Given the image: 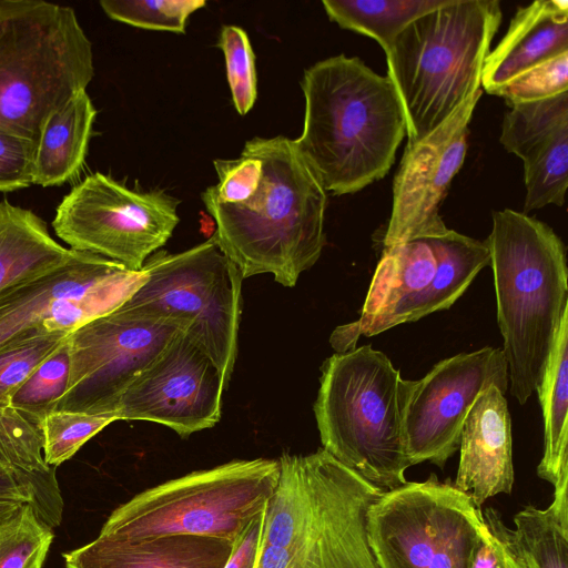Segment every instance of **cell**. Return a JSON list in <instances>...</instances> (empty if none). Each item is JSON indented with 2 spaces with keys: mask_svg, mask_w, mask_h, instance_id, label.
<instances>
[{
  "mask_svg": "<svg viewBox=\"0 0 568 568\" xmlns=\"http://www.w3.org/2000/svg\"><path fill=\"white\" fill-rule=\"evenodd\" d=\"M243 149L261 162L258 185L246 200L232 204L202 192L215 223L212 236L243 278L272 274L292 287L326 244L327 191L295 140L256 136Z\"/></svg>",
  "mask_w": 568,
  "mask_h": 568,
  "instance_id": "6da1fadb",
  "label": "cell"
},
{
  "mask_svg": "<svg viewBox=\"0 0 568 568\" xmlns=\"http://www.w3.org/2000/svg\"><path fill=\"white\" fill-rule=\"evenodd\" d=\"M301 152L335 195L356 193L383 179L406 134L398 93L387 75L345 54L304 71Z\"/></svg>",
  "mask_w": 568,
  "mask_h": 568,
  "instance_id": "7a4b0ae2",
  "label": "cell"
},
{
  "mask_svg": "<svg viewBox=\"0 0 568 568\" xmlns=\"http://www.w3.org/2000/svg\"><path fill=\"white\" fill-rule=\"evenodd\" d=\"M264 509L270 568H379L367 540L369 506L385 491L323 448L282 454Z\"/></svg>",
  "mask_w": 568,
  "mask_h": 568,
  "instance_id": "3957f363",
  "label": "cell"
},
{
  "mask_svg": "<svg viewBox=\"0 0 568 568\" xmlns=\"http://www.w3.org/2000/svg\"><path fill=\"white\" fill-rule=\"evenodd\" d=\"M510 394L527 403L568 312L566 246L545 222L510 209L493 213L485 240Z\"/></svg>",
  "mask_w": 568,
  "mask_h": 568,
  "instance_id": "277c9868",
  "label": "cell"
},
{
  "mask_svg": "<svg viewBox=\"0 0 568 568\" xmlns=\"http://www.w3.org/2000/svg\"><path fill=\"white\" fill-rule=\"evenodd\" d=\"M94 77L92 43L75 11L0 0V129L38 141L49 115Z\"/></svg>",
  "mask_w": 568,
  "mask_h": 568,
  "instance_id": "5b68a950",
  "label": "cell"
},
{
  "mask_svg": "<svg viewBox=\"0 0 568 568\" xmlns=\"http://www.w3.org/2000/svg\"><path fill=\"white\" fill-rule=\"evenodd\" d=\"M496 0H450L397 37L387 77L403 105L408 142L443 123L476 89L501 23Z\"/></svg>",
  "mask_w": 568,
  "mask_h": 568,
  "instance_id": "8992f818",
  "label": "cell"
},
{
  "mask_svg": "<svg viewBox=\"0 0 568 568\" xmlns=\"http://www.w3.org/2000/svg\"><path fill=\"white\" fill-rule=\"evenodd\" d=\"M402 382L383 352L363 345L325 359L314 403L322 448L385 491L404 485L410 467Z\"/></svg>",
  "mask_w": 568,
  "mask_h": 568,
  "instance_id": "52a82bcc",
  "label": "cell"
},
{
  "mask_svg": "<svg viewBox=\"0 0 568 568\" xmlns=\"http://www.w3.org/2000/svg\"><path fill=\"white\" fill-rule=\"evenodd\" d=\"M278 459L232 460L145 489L116 507L99 536L143 540L194 535L233 542L274 493Z\"/></svg>",
  "mask_w": 568,
  "mask_h": 568,
  "instance_id": "ba28073f",
  "label": "cell"
},
{
  "mask_svg": "<svg viewBox=\"0 0 568 568\" xmlns=\"http://www.w3.org/2000/svg\"><path fill=\"white\" fill-rule=\"evenodd\" d=\"M483 527L481 507L434 473L384 491L366 519L379 568H468Z\"/></svg>",
  "mask_w": 568,
  "mask_h": 568,
  "instance_id": "9c48e42d",
  "label": "cell"
},
{
  "mask_svg": "<svg viewBox=\"0 0 568 568\" xmlns=\"http://www.w3.org/2000/svg\"><path fill=\"white\" fill-rule=\"evenodd\" d=\"M143 284L124 302L151 314L190 322L229 383L237 355L243 276L213 236L186 251L151 255Z\"/></svg>",
  "mask_w": 568,
  "mask_h": 568,
  "instance_id": "30bf717a",
  "label": "cell"
},
{
  "mask_svg": "<svg viewBox=\"0 0 568 568\" xmlns=\"http://www.w3.org/2000/svg\"><path fill=\"white\" fill-rule=\"evenodd\" d=\"M179 200L153 190H132L101 172L74 185L55 209L57 236L71 250L141 271L180 222Z\"/></svg>",
  "mask_w": 568,
  "mask_h": 568,
  "instance_id": "8fae6325",
  "label": "cell"
},
{
  "mask_svg": "<svg viewBox=\"0 0 568 568\" xmlns=\"http://www.w3.org/2000/svg\"><path fill=\"white\" fill-rule=\"evenodd\" d=\"M190 322L124 303L68 337L69 377L54 409L116 413L132 381Z\"/></svg>",
  "mask_w": 568,
  "mask_h": 568,
  "instance_id": "7c38bea8",
  "label": "cell"
},
{
  "mask_svg": "<svg viewBox=\"0 0 568 568\" xmlns=\"http://www.w3.org/2000/svg\"><path fill=\"white\" fill-rule=\"evenodd\" d=\"M508 384L504 352L491 346L444 358L420 379H403V434L409 465L429 462L444 468L459 449L475 402L490 386L506 392Z\"/></svg>",
  "mask_w": 568,
  "mask_h": 568,
  "instance_id": "4fadbf2b",
  "label": "cell"
},
{
  "mask_svg": "<svg viewBox=\"0 0 568 568\" xmlns=\"http://www.w3.org/2000/svg\"><path fill=\"white\" fill-rule=\"evenodd\" d=\"M227 385L216 363L187 327L128 386L119 402L118 419L162 424L185 438L220 420Z\"/></svg>",
  "mask_w": 568,
  "mask_h": 568,
  "instance_id": "5bb4252c",
  "label": "cell"
},
{
  "mask_svg": "<svg viewBox=\"0 0 568 568\" xmlns=\"http://www.w3.org/2000/svg\"><path fill=\"white\" fill-rule=\"evenodd\" d=\"M481 92V88L474 90L436 129L406 144L394 176L384 246L433 237L448 229L439 206L464 164L468 125Z\"/></svg>",
  "mask_w": 568,
  "mask_h": 568,
  "instance_id": "9a60e30c",
  "label": "cell"
},
{
  "mask_svg": "<svg viewBox=\"0 0 568 568\" xmlns=\"http://www.w3.org/2000/svg\"><path fill=\"white\" fill-rule=\"evenodd\" d=\"M499 141L524 163L525 213L562 206L568 187V91L510 106Z\"/></svg>",
  "mask_w": 568,
  "mask_h": 568,
  "instance_id": "2e32d148",
  "label": "cell"
},
{
  "mask_svg": "<svg viewBox=\"0 0 568 568\" xmlns=\"http://www.w3.org/2000/svg\"><path fill=\"white\" fill-rule=\"evenodd\" d=\"M505 394L495 385L487 388L462 430L454 485L477 507L498 494H510L515 481L511 419Z\"/></svg>",
  "mask_w": 568,
  "mask_h": 568,
  "instance_id": "e0dca14e",
  "label": "cell"
},
{
  "mask_svg": "<svg viewBox=\"0 0 568 568\" xmlns=\"http://www.w3.org/2000/svg\"><path fill=\"white\" fill-rule=\"evenodd\" d=\"M437 261L424 240L384 246L372 277L359 318L338 326L331 336L337 353L356 347L361 336L385 332L394 312L426 288L436 272Z\"/></svg>",
  "mask_w": 568,
  "mask_h": 568,
  "instance_id": "ac0fdd59",
  "label": "cell"
},
{
  "mask_svg": "<svg viewBox=\"0 0 568 568\" xmlns=\"http://www.w3.org/2000/svg\"><path fill=\"white\" fill-rule=\"evenodd\" d=\"M233 542L224 539L168 535L143 540L97 536L62 554L65 568H224Z\"/></svg>",
  "mask_w": 568,
  "mask_h": 568,
  "instance_id": "d6986e66",
  "label": "cell"
},
{
  "mask_svg": "<svg viewBox=\"0 0 568 568\" xmlns=\"http://www.w3.org/2000/svg\"><path fill=\"white\" fill-rule=\"evenodd\" d=\"M125 267L100 255L78 252L61 266L0 292V348L20 334L42 326L61 301Z\"/></svg>",
  "mask_w": 568,
  "mask_h": 568,
  "instance_id": "ffe728a7",
  "label": "cell"
},
{
  "mask_svg": "<svg viewBox=\"0 0 568 568\" xmlns=\"http://www.w3.org/2000/svg\"><path fill=\"white\" fill-rule=\"evenodd\" d=\"M568 52V2L537 0L520 7L483 68L481 87L489 94L554 57Z\"/></svg>",
  "mask_w": 568,
  "mask_h": 568,
  "instance_id": "44dd1931",
  "label": "cell"
},
{
  "mask_svg": "<svg viewBox=\"0 0 568 568\" xmlns=\"http://www.w3.org/2000/svg\"><path fill=\"white\" fill-rule=\"evenodd\" d=\"M423 240L429 244L437 261L434 277L426 288L394 312L385 331L448 310L462 297L476 275L490 263L486 241L454 230L447 229L439 235Z\"/></svg>",
  "mask_w": 568,
  "mask_h": 568,
  "instance_id": "7402d4cb",
  "label": "cell"
},
{
  "mask_svg": "<svg viewBox=\"0 0 568 568\" xmlns=\"http://www.w3.org/2000/svg\"><path fill=\"white\" fill-rule=\"evenodd\" d=\"M97 116L87 90L52 112L43 123L32 160V184L59 186L80 173Z\"/></svg>",
  "mask_w": 568,
  "mask_h": 568,
  "instance_id": "603a6c76",
  "label": "cell"
},
{
  "mask_svg": "<svg viewBox=\"0 0 568 568\" xmlns=\"http://www.w3.org/2000/svg\"><path fill=\"white\" fill-rule=\"evenodd\" d=\"M74 254L34 212L0 201V292L61 266Z\"/></svg>",
  "mask_w": 568,
  "mask_h": 568,
  "instance_id": "cb8c5ba5",
  "label": "cell"
},
{
  "mask_svg": "<svg viewBox=\"0 0 568 568\" xmlns=\"http://www.w3.org/2000/svg\"><path fill=\"white\" fill-rule=\"evenodd\" d=\"M536 392L544 419V453L537 475L554 486L568 471V312L560 321Z\"/></svg>",
  "mask_w": 568,
  "mask_h": 568,
  "instance_id": "d4e9b609",
  "label": "cell"
},
{
  "mask_svg": "<svg viewBox=\"0 0 568 568\" xmlns=\"http://www.w3.org/2000/svg\"><path fill=\"white\" fill-rule=\"evenodd\" d=\"M450 0H323L328 19L342 29L351 30L378 42L386 61L393 54L395 41L413 21Z\"/></svg>",
  "mask_w": 568,
  "mask_h": 568,
  "instance_id": "484cf974",
  "label": "cell"
},
{
  "mask_svg": "<svg viewBox=\"0 0 568 568\" xmlns=\"http://www.w3.org/2000/svg\"><path fill=\"white\" fill-rule=\"evenodd\" d=\"M514 534L530 568H568V508L526 506L514 517Z\"/></svg>",
  "mask_w": 568,
  "mask_h": 568,
  "instance_id": "4316f807",
  "label": "cell"
},
{
  "mask_svg": "<svg viewBox=\"0 0 568 568\" xmlns=\"http://www.w3.org/2000/svg\"><path fill=\"white\" fill-rule=\"evenodd\" d=\"M53 529L32 504H23L0 521V568H42Z\"/></svg>",
  "mask_w": 568,
  "mask_h": 568,
  "instance_id": "83f0119b",
  "label": "cell"
},
{
  "mask_svg": "<svg viewBox=\"0 0 568 568\" xmlns=\"http://www.w3.org/2000/svg\"><path fill=\"white\" fill-rule=\"evenodd\" d=\"M116 420L115 413L48 412L41 419L47 465L57 468L71 459L88 440Z\"/></svg>",
  "mask_w": 568,
  "mask_h": 568,
  "instance_id": "f1b7e54d",
  "label": "cell"
},
{
  "mask_svg": "<svg viewBox=\"0 0 568 568\" xmlns=\"http://www.w3.org/2000/svg\"><path fill=\"white\" fill-rule=\"evenodd\" d=\"M69 335L37 326L0 348V406L10 405L12 395L22 383L64 344Z\"/></svg>",
  "mask_w": 568,
  "mask_h": 568,
  "instance_id": "f546056e",
  "label": "cell"
},
{
  "mask_svg": "<svg viewBox=\"0 0 568 568\" xmlns=\"http://www.w3.org/2000/svg\"><path fill=\"white\" fill-rule=\"evenodd\" d=\"M0 457L28 473L49 471L41 420L12 405L0 406Z\"/></svg>",
  "mask_w": 568,
  "mask_h": 568,
  "instance_id": "4dcf8cb0",
  "label": "cell"
},
{
  "mask_svg": "<svg viewBox=\"0 0 568 568\" xmlns=\"http://www.w3.org/2000/svg\"><path fill=\"white\" fill-rule=\"evenodd\" d=\"M206 4L204 0H102L103 12L132 27L184 33L189 17Z\"/></svg>",
  "mask_w": 568,
  "mask_h": 568,
  "instance_id": "1f68e13d",
  "label": "cell"
},
{
  "mask_svg": "<svg viewBox=\"0 0 568 568\" xmlns=\"http://www.w3.org/2000/svg\"><path fill=\"white\" fill-rule=\"evenodd\" d=\"M69 337V336H68ZM69 377L68 338L29 375L12 395L10 405L38 418L54 409Z\"/></svg>",
  "mask_w": 568,
  "mask_h": 568,
  "instance_id": "d6a6232c",
  "label": "cell"
},
{
  "mask_svg": "<svg viewBox=\"0 0 568 568\" xmlns=\"http://www.w3.org/2000/svg\"><path fill=\"white\" fill-rule=\"evenodd\" d=\"M0 498L32 504L52 528L61 523L63 500L55 467L47 473H28L0 457Z\"/></svg>",
  "mask_w": 568,
  "mask_h": 568,
  "instance_id": "836d02e7",
  "label": "cell"
},
{
  "mask_svg": "<svg viewBox=\"0 0 568 568\" xmlns=\"http://www.w3.org/2000/svg\"><path fill=\"white\" fill-rule=\"evenodd\" d=\"M217 47L224 55L233 105L240 115H245L257 97L255 54L248 36L237 26H224Z\"/></svg>",
  "mask_w": 568,
  "mask_h": 568,
  "instance_id": "e575fe53",
  "label": "cell"
},
{
  "mask_svg": "<svg viewBox=\"0 0 568 568\" xmlns=\"http://www.w3.org/2000/svg\"><path fill=\"white\" fill-rule=\"evenodd\" d=\"M568 91V52L554 57L518 74L494 95L508 106L545 100Z\"/></svg>",
  "mask_w": 568,
  "mask_h": 568,
  "instance_id": "d590c367",
  "label": "cell"
},
{
  "mask_svg": "<svg viewBox=\"0 0 568 568\" xmlns=\"http://www.w3.org/2000/svg\"><path fill=\"white\" fill-rule=\"evenodd\" d=\"M483 516L480 541L468 568H530L514 529L505 525L500 513L487 507Z\"/></svg>",
  "mask_w": 568,
  "mask_h": 568,
  "instance_id": "8d00e7d4",
  "label": "cell"
},
{
  "mask_svg": "<svg viewBox=\"0 0 568 568\" xmlns=\"http://www.w3.org/2000/svg\"><path fill=\"white\" fill-rule=\"evenodd\" d=\"M36 143L0 129V192L32 185V160Z\"/></svg>",
  "mask_w": 568,
  "mask_h": 568,
  "instance_id": "74e56055",
  "label": "cell"
},
{
  "mask_svg": "<svg viewBox=\"0 0 568 568\" xmlns=\"http://www.w3.org/2000/svg\"><path fill=\"white\" fill-rule=\"evenodd\" d=\"M265 509V508H264ZM264 510L256 515L233 541L224 568H253L262 542Z\"/></svg>",
  "mask_w": 568,
  "mask_h": 568,
  "instance_id": "f35d334b",
  "label": "cell"
},
{
  "mask_svg": "<svg viewBox=\"0 0 568 568\" xmlns=\"http://www.w3.org/2000/svg\"><path fill=\"white\" fill-rule=\"evenodd\" d=\"M23 504V501L0 498V521L10 517L16 513Z\"/></svg>",
  "mask_w": 568,
  "mask_h": 568,
  "instance_id": "ab89813d",
  "label": "cell"
}]
</instances>
